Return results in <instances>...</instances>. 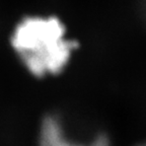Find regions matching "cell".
<instances>
[{
	"instance_id": "cell-2",
	"label": "cell",
	"mask_w": 146,
	"mask_h": 146,
	"mask_svg": "<svg viewBox=\"0 0 146 146\" xmlns=\"http://www.w3.org/2000/svg\"><path fill=\"white\" fill-rule=\"evenodd\" d=\"M39 146H111V139L106 132L98 133L90 141L74 139L65 130L61 118L50 114L41 122Z\"/></svg>"
},
{
	"instance_id": "cell-1",
	"label": "cell",
	"mask_w": 146,
	"mask_h": 146,
	"mask_svg": "<svg viewBox=\"0 0 146 146\" xmlns=\"http://www.w3.org/2000/svg\"><path fill=\"white\" fill-rule=\"evenodd\" d=\"M9 43L25 69L38 78L63 72L79 46L67 38L66 25L58 16L44 14L18 19Z\"/></svg>"
},
{
	"instance_id": "cell-3",
	"label": "cell",
	"mask_w": 146,
	"mask_h": 146,
	"mask_svg": "<svg viewBox=\"0 0 146 146\" xmlns=\"http://www.w3.org/2000/svg\"><path fill=\"white\" fill-rule=\"evenodd\" d=\"M137 146H146V141H144V142H142V143L138 144Z\"/></svg>"
}]
</instances>
